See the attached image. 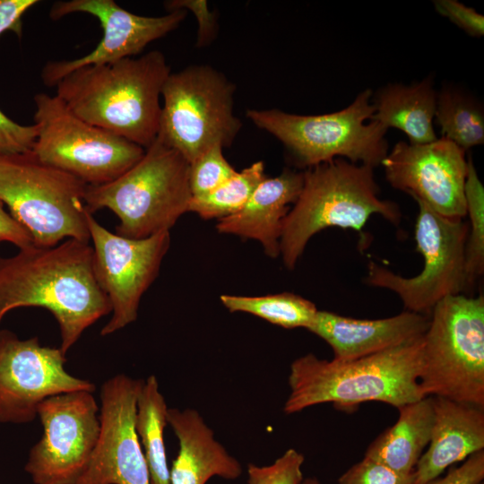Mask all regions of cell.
Returning <instances> with one entry per match:
<instances>
[{"instance_id": "7402d4cb", "label": "cell", "mask_w": 484, "mask_h": 484, "mask_svg": "<svg viewBox=\"0 0 484 484\" xmlns=\"http://www.w3.org/2000/svg\"><path fill=\"white\" fill-rule=\"evenodd\" d=\"M436 101L431 77L410 86L388 84L372 99L371 119L386 129L401 130L411 144L429 143L437 139L433 126Z\"/></svg>"}, {"instance_id": "7a4b0ae2", "label": "cell", "mask_w": 484, "mask_h": 484, "mask_svg": "<svg viewBox=\"0 0 484 484\" xmlns=\"http://www.w3.org/2000/svg\"><path fill=\"white\" fill-rule=\"evenodd\" d=\"M158 50L82 66L56 84V96L82 120L146 149L160 130L163 85L170 74Z\"/></svg>"}, {"instance_id": "d6986e66", "label": "cell", "mask_w": 484, "mask_h": 484, "mask_svg": "<svg viewBox=\"0 0 484 484\" xmlns=\"http://www.w3.org/2000/svg\"><path fill=\"white\" fill-rule=\"evenodd\" d=\"M431 397L434 421L430 440L413 471V484H426L484 450V408Z\"/></svg>"}, {"instance_id": "8d00e7d4", "label": "cell", "mask_w": 484, "mask_h": 484, "mask_svg": "<svg viewBox=\"0 0 484 484\" xmlns=\"http://www.w3.org/2000/svg\"><path fill=\"white\" fill-rule=\"evenodd\" d=\"M165 5L169 12L176 9H184L186 7L195 11L199 22L198 45L202 46L212 39L215 24L213 18L207 20L203 19L210 14L205 1H169L168 4H165Z\"/></svg>"}, {"instance_id": "cb8c5ba5", "label": "cell", "mask_w": 484, "mask_h": 484, "mask_svg": "<svg viewBox=\"0 0 484 484\" xmlns=\"http://www.w3.org/2000/svg\"><path fill=\"white\" fill-rule=\"evenodd\" d=\"M168 410L157 377L151 375L143 380L139 392L134 422L149 470L151 484H170L164 442Z\"/></svg>"}, {"instance_id": "f546056e", "label": "cell", "mask_w": 484, "mask_h": 484, "mask_svg": "<svg viewBox=\"0 0 484 484\" xmlns=\"http://www.w3.org/2000/svg\"><path fill=\"white\" fill-rule=\"evenodd\" d=\"M304 455L294 448H290L266 466L247 465L248 484H301Z\"/></svg>"}, {"instance_id": "8fae6325", "label": "cell", "mask_w": 484, "mask_h": 484, "mask_svg": "<svg viewBox=\"0 0 484 484\" xmlns=\"http://www.w3.org/2000/svg\"><path fill=\"white\" fill-rule=\"evenodd\" d=\"M414 237L424 259L414 277L398 275L375 262L367 265L366 283L398 295L407 311L429 315L442 298L466 290L465 247L469 224L442 216L420 200Z\"/></svg>"}, {"instance_id": "f35d334b", "label": "cell", "mask_w": 484, "mask_h": 484, "mask_svg": "<svg viewBox=\"0 0 484 484\" xmlns=\"http://www.w3.org/2000/svg\"><path fill=\"white\" fill-rule=\"evenodd\" d=\"M480 484H484L483 482L480 483Z\"/></svg>"}, {"instance_id": "7c38bea8", "label": "cell", "mask_w": 484, "mask_h": 484, "mask_svg": "<svg viewBox=\"0 0 484 484\" xmlns=\"http://www.w3.org/2000/svg\"><path fill=\"white\" fill-rule=\"evenodd\" d=\"M92 393H63L39 404L37 416L43 434L24 466L34 484H76L85 471L100 429L99 409Z\"/></svg>"}, {"instance_id": "1f68e13d", "label": "cell", "mask_w": 484, "mask_h": 484, "mask_svg": "<svg viewBox=\"0 0 484 484\" xmlns=\"http://www.w3.org/2000/svg\"><path fill=\"white\" fill-rule=\"evenodd\" d=\"M38 134L36 125L15 123L0 110V155L31 151Z\"/></svg>"}, {"instance_id": "d4e9b609", "label": "cell", "mask_w": 484, "mask_h": 484, "mask_svg": "<svg viewBox=\"0 0 484 484\" xmlns=\"http://www.w3.org/2000/svg\"><path fill=\"white\" fill-rule=\"evenodd\" d=\"M443 138L465 151L484 142V114L472 97L452 87L436 92L435 117Z\"/></svg>"}, {"instance_id": "8992f818", "label": "cell", "mask_w": 484, "mask_h": 484, "mask_svg": "<svg viewBox=\"0 0 484 484\" xmlns=\"http://www.w3.org/2000/svg\"><path fill=\"white\" fill-rule=\"evenodd\" d=\"M419 385L436 396L484 408V297L438 301L422 337Z\"/></svg>"}, {"instance_id": "f1b7e54d", "label": "cell", "mask_w": 484, "mask_h": 484, "mask_svg": "<svg viewBox=\"0 0 484 484\" xmlns=\"http://www.w3.org/2000/svg\"><path fill=\"white\" fill-rule=\"evenodd\" d=\"M222 150V146L214 145L190 163L189 186L193 197L212 192L237 174Z\"/></svg>"}, {"instance_id": "277c9868", "label": "cell", "mask_w": 484, "mask_h": 484, "mask_svg": "<svg viewBox=\"0 0 484 484\" xmlns=\"http://www.w3.org/2000/svg\"><path fill=\"white\" fill-rule=\"evenodd\" d=\"M301 192L285 218L280 241L285 266L291 270L309 239L332 227L360 232L369 217L379 214L399 225V206L379 198L374 168L337 158L303 171Z\"/></svg>"}, {"instance_id": "5bb4252c", "label": "cell", "mask_w": 484, "mask_h": 484, "mask_svg": "<svg viewBox=\"0 0 484 484\" xmlns=\"http://www.w3.org/2000/svg\"><path fill=\"white\" fill-rule=\"evenodd\" d=\"M59 348L42 346L37 337L21 340L0 331V423L24 424L46 399L73 391L94 392L95 385L65 368Z\"/></svg>"}, {"instance_id": "5b68a950", "label": "cell", "mask_w": 484, "mask_h": 484, "mask_svg": "<svg viewBox=\"0 0 484 484\" xmlns=\"http://www.w3.org/2000/svg\"><path fill=\"white\" fill-rule=\"evenodd\" d=\"M189 162L159 137L141 160L117 179L87 186L84 194L90 213L108 209L119 220L116 233L134 239L168 230L188 212L193 197Z\"/></svg>"}, {"instance_id": "52a82bcc", "label": "cell", "mask_w": 484, "mask_h": 484, "mask_svg": "<svg viewBox=\"0 0 484 484\" xmlns=\"http://www.w3.org/2000/svg\"><path fill=\"white\" fill-rule=\"evenodd\" d=\"M371 90H364L347 108L304 116L279 109H248L246 117L284 145L294 163L311 168L337 158L375 168L388 153L386 128L372 120Z\"/></svg>"}, {"instance_id": "4316f807", "label": "cell", "mask_w": 484, "mask_h": 484, "mask_svg": "<svg viewBox=\"0 0 484 484\" xmlns=\"http://www.w3.org/2000/svg\"><path fill=\"white\" fill-rule=\"evenodd\" d=\"M267 177L264 164L257 161L244 169L212 192L192 197L188 212L205 220L223 219L239 212Z\"/></svg>"}, {"instance_id": "83f0119b", "label": "cell", "mask_w": 484, "mask_h": 484, "mask_svg": "<svg viewBox=\"0 0 484 484\" xmlns=\"http://www.w3.org/2000/svg\"><path fill=\"white\" fill-rule=\"evenodd\" d=\"M466 215L469 232L465 247L466 290L472 289L484 272V187L471 157L464 183Z\"/></svg>"}, {"instance_id": "74e56055", "label": "cell", "mask_w": 484, "mask_h": 484, "mask_svg": "<svg viewBox=\"0 0 484 484\" xmlns=\"http://www.w3.org/2000/svg\"><path fill=\"white\" fill-rule=\"evenodd\" d=\"M301 484H320V482L315 478H307L303 480Z\"/></svg>"}, {"instance_id": "30bf717a", "label": "cell", "mask_w": 484, "mask_h": 484, "mask_svg": "<svg viewBox=\"0 0 484 484\" xmlns=\"http://www.w3.org/2000/svg\"><path fill=\"white\" fill-rule=\"evenodd\" d=\"M34 103L38 134L30 152L87 186L117 179L144 154L142 146L77 117L56 95L38 93Z\"/></svg>"}, {"instance_id": "ffe728a7", "label": "cell", "mask_w": 484, "mask_h": 484, "mask_svg": "<svg viewBox=\"0 0 484 484\" xmlns=\"http://www.w3.org/2000/svg\"><path fill=\"white\" fill-rule=\"evenodd\" d=\"M303 179V171L290 169L275 177H266L239 212L218 220L217 230L255 239L268 256H279L285 218L290 204L296 203L301 192Z\"/></svg>"}, {"instance_id": "d590c367", "label": "cell", "mask_w": 484, "mask_h": 484, "mask_svg": "<svg viewBox=\"0 0 484 484\" xmlns=\"http://www.w3.org/2000/svg\"><path fill=\"white\" fill-rule=\"evenodd\" d=\"M9 242L19 249L33 245L28 230L4 209L0 202V243Z\"/></svg>"}, {"instance_id": "44dd1931", "label": "cell", "mask_w": 484, "mask_h": 484, "mask_svg": "<svg viewBox=\"0 0 484 484\" xmlns=\"http://www.w3.org/2000/svg\"><path fill=\"white\" fill-rule=\"evenodd\" d=\"M167 419L179 443L170 484H205L214 476L233 480L241 475L240 462L215 439L197 411L169 408Z\"/></svg>"}, {"instance_id": "603a6c76", "label": "cell", "mask_w": 484, "mask_h": 484, "mask_svg": "<svg viewBox=\"0 0 484 484\" xmlns=\"http://www.w3.org/2000/svg\"><path fill=\"white\" fill-rule=\"evenodd\" d=\"M397 410V421L368 445L364 456L400 473L411 474L430 440L434 421L432 397H424Z\"/></svg>"}, {"instance_id": "3957f363", "label": "cell", "mask_w": 484, "mask_h": 484, "mask_svg": "<svg viewBox=\"0 0 484 484\" xmlns=\"http://www.w3.org/2000/svg\"><path fill=\"white\" fill-rule=\"evenodd\" d=\"M422 337L347 361L320 359L312 353L296 359L290 365L284 412L327 402L343 410L367 402L398 409L424 398L418 381Z\"/></svg>"}, {"instance_id": "4fadbf2b", "label": "cell", "mask_w": 484, "mask_h": 484, "mask_svg": "<svg viewBox=\"0 0 484 484\" xmlns=\"http://www.w3.org/2000/svg\"><path fill=\"white\" fill-rule=\"evenodd\" d=\"M86 221L95 277L111 306V318L100 331L101 336H108L136 320L141 298L169 248L170 233L134 239L110 232L89 212Z\"/></svg>"}, {"instance_id": "e575fe53", "label": "cell", "mask_w": 484, "mask_h": 484, "mask_svg": "<svg viewBox=\"0 0 484 484\" xmlns=\"http://www.w3.org/2000/svg\"><path fill=\"white\" fill-rule=\"evenodd\" d=\"M37 0H0V35L6 30L22 35V17Z\"/></svg>"}, {"instance_id": "4dcf8cb0", "label": "cell", "mask_w": 484, "mask_h": 484, "mask_svg": "<svg viewBox=\"0 0 484 484\" xmlns=\"http://www.w3.org/2000/svg\"><path fill=\"white\" fill-rule=\"evenodd\" d=\"M414 475L400 473L386 465L364 456L350 467L338 484H413Z\"/></svg>"}, {"instance_id": "9c48e42d", "label": "cell", "mask_w": 484, "mask_h": 484, "mask_svg": "<svg viewBox=\"0 0 484 484\" xmlns=\"http://www.w3.org/2000/svg\"><path fill=\"white\" fill-rule=\"evenodd\" d=\"M235 84L206 65H194L166 80L158 136L190 163L214 145H231L241 129L233 113Z\"/></svg>"}, {"instance_id": "836d02e7", "label": "cell", "mask_w": 484, "mask_h": 484, "mask_svg": "<svg viewBox=\"0 0 484 484\" xmlns=\"http://www.w3.org/2000/svg\"><path fill=\"white\" fill-rule=\"evenodd\" d=\"M484 480V450L469 456L459 466L450 467L446 474L426 484H480Z\"/></svg>"}, {"instance_id": "6da1fadb", "label": "cell", "mask_w": 484, "mask_h": 484, "mask_svg": "<svg viewBox=\"0 0 484 484\" xmlns=\"http://www.w3.org/2000/svg\"><path fill=\"white\" fill-rule=\"evenodd\" d=\"M24 307L53 315L65 355L88 327L111 313L95 277L90 242L67 238L53 246L33 244L0 257V323L9 311Z\"/></svg>"}, {"instance_id": "ac0fdd59", "label": "cell", "mask_w": 484, "mask_h": 484, "mask_svg": "<svg viewBox=\"0 0 484 484\" xmlns=\"http://www.w3.org/2000/svg\"><path fill=\"white\" fill-rule=\"evenodd\" d=\"M428 322L429 315L407 310L381 319H357L318 310L307 330L329 344L333 359L347 361L419 338Z\"/></svg>"}, {"instance_id": "ba28073f", "label": "cell", "mask_w": 484, "mask_h": 484, "mask_svg": "<svg viewBox=\"0 0 484 484\" xmlns=\"http://www.w3.org/2000/svg\"><path fill=\"white\" fill-rule=\"evenodd\" d=\"M86 187L73 176L39 161L30 151L0 155V202L36 246H53L67 238L90 242Z\"/></svg>"}, {"instance_id": "2e32d148", "label": "cell", "mask_w": 484, "mask_h": 484, "mask_svg": "<svg viewBox=\"0 0 484 484\" xmlns=\"http://www.w3.org/2000/svg\"><path fill=\"white\" fill-rule=\"evenodd\" d=\"M74 13L96 17L103 37L91 52L80 58L48 62L41 71V80L47 86H56L62 78L82 66L133 57L151 42L177 28L187 14L185 9H176L162 16H142L122 8L114 0H69L55 2L49 17L56 21Z\"/></svg>"}, {"instance_id": "e0dca14e", "label": "cell", "mask_w": 484, "mask_h": 484, "mask_svg": "<svg viewBox=\"0 0 484 484\" xmlns=\"http://www.w3.org/2000/svg\"><path fill=\"white\" fill-rule=\"evenodd\" d=\"M143 383L118 374L102 385L98 442L76 484H151L134 427Z\"/></svg>"}, {"instance_id": "484cf974", "label": "cell", "mask_w": 484, "mask_h": 484, "mask_svg": "<svg viewBox=\"0 0 484 484\" xmlns=\"http://www.w3.org/2000/svg\"><path fill=\"white\" fill-rule=\"evenodd\" d=\"M220 302L229 312H244L286 329L307 328L317 313L310 300L290 292L265 296L221 295Z\"/></svg>"}, {"instance_id": "9a60e30c", "label": "cell", "mask_w": 484, "mask_h": 484, "mask_svg": "<svg viewBox=\"0 0 484 484\" xmlns=\"http://www.w3.org/2000/svg\"><path fill=\"white\" fill-rule=\"evenodd\" d=\"M466 151L441 137L425 144L398 142L382 160L385 178L395 189L426 203L438 214L466 216Z\"/></svg>"}, {"instance_id": "d6a6232c", "label": "cell", "mask_w": 484, "mask_h": 484, "mask_svg": "<svg viewBox=\"0 0 484 484\" xmlns=\"http://www.w3.org/2000/svg\"><path fill=\"white\" fill-rule=\"evenodd\" d=\"M435 8L444 17L474 37L484 34V17L473 8L455 0H436Z\"/></svg>"}]
</instances>
